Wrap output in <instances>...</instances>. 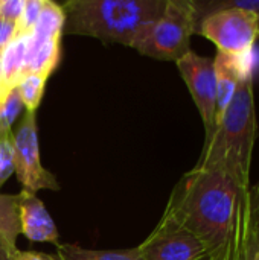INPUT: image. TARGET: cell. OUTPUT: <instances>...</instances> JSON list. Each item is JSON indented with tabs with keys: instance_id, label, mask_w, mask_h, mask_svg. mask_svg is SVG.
Here are the masks:
<instances>
[{
	"instance_id": "17",
	"label": "cell",
	"mask_w": 259,
	"mask_h": 260,
	"mask_svg": "<svg viewBox=\"0 0 259 260\" xmlns=\"http://www.w3.org/2000/svg\"><path fill=\"white\" fill-rule=\"evenodd\" d=\"M23 104L18 90H11L3 99H0V139L12 137V123L21 111Z\"/></svg>"
},
{
	"instance_id": "7",
	"label": "cell",
	"mask_w": 259,
	"mask_h": 260,
	"mask_svg": "<svg viewBox=\"0 0 259 260\" xmlns=\"http://www.w3.org/2000/svg\"><path fill=\"white\" fill-rule=\"evenodd\" d=\"M137 248L142 260H202L209 256L206 247L168 213Z\"/></svg>"
},
{
	"instance_id": "11",
	"label": "cell",
	"mask_w": 259,
	"mask_h": 260,
	"mask_svg": "<svg viewBox=\"0 0 259 260\" xmlns=\"http://www.w3.org/2000/svg\"><path fill=\"white\" fill-rule=\"evenodd\" d=\"M31 35H17L0 55V76H2V99L14 88L24 75V62L31 44Z\"/></svg>"
},
{
	"instance_id": "4",
	"label": "cell",
	"mask_w": 259,
	"mask_h": 260,
	"mask_svg": "<svg viewBox=\"0 0 259 260\" xmlns=\"http://www.w3.org/2000/svg\"><path fill=\"white\" fill-rule=\"evenodd\" d=\"M197 30L212 41L218 52L247 56L259 38V17L229 5L227 0L197 3Z\"/></svg>"
},
{
	"instance_id": "19",
	"label": "cell",
	"mask_w": 259,
	"mask_h": 260,
	"mask_svg": "<svg viewBox=\"0 0 259 260\" xmlns=\"http://www.w3.org/2000/svg\"><path fill=\"white\" fill-rule=\"evenodd\" d=\"M14 172L12 161V137L0 139V187Z\"/></svg>"
},
{
	"instance_id": "18",
	"label": "cell",
	"mask_w": 259,
	"mask_h": 260,
	"mask_svg": "<svg viewBox=\"0 0 259 260\" xmlns=\"http://www.w3.org/2000/svg\"><path fill=\"white\" fill-rule=\"evenodd\" d=\"M43 5H44V0H24V8H23L21 17L17 24L18 35L32 34V30L40 18V14L43 11Z\"/></svg>"
},
{
	"instance_id": "20",
	"label": "cell",
	"mask_w": 259,
	"mask_h": 260,
	"mask_svg": "<svg viewBox=\"0 0 259 260\" xmlns=\"http://www.w3.org/2000/svg\"><path fill=\"white\" fill-rule=\"evenodd\" d=\"M24 8V0H0V18L18 24Z\"/></svg>"
},
{
	"instance_id": "23",
	"label": "cell",
	"mask_w": 259,
	"mask_h": 260,
	"mask_svg": "<svg viewBox=\"0 0 259 260\" xmlns=\"http://www.w3.org/2000/svg\"><path fill=\"white\" fill-rule=\"evenodd\" d=\"M12 260H61L58 256H50L46 253H38V251H21L18 250Z\"/></svg>"
},
{
	"instance_id": "24",
	"label": "cell",
	"mask_w": 259,
	"mask_h": 260,
	"mask_svg": "<svg viewBox=\"0 0 259 260\" xmlns=\"http://www.w3.org/2000/svg\"><path fill=\"white\" fill-rule=\"evenodd\" d=\"M252 260H259V247L256 248V251H255V254H253V259Z\"/></svg>"
},
{
	"instance_id": "26",
	"label": "cell",
	"mask_w": 259,
	"mask_h": 260,
	"mask_svg": "<svg viewBox=\"0 0 259 260\" xmlns=\"http://www.w3.org/2000/svg\"><path fill=\"white\" fill-rule=\"evenodd\" d=\"M202 260H215V259H212L211 256H208V257H205V259H202Z\"/></svg>"
},
{
	"instance_id": "14",
	"label": "cell",
	"mask_w": 259,
	"mask_h": 260,
	"mask_svg": "<svg viewBox=\"0 0 259 260\" xmlns=\"http://www.w3.org/2000/svg\"><path fill=\"white\" fill-rule=\"evenodd\" d=\"M56 250V256L61 260H142L137 247L127 250H87L76 244H60Z\"/></svg>"
},
{
	"instance_id": "21",
	"label": "cell",
	"mask_w": 259,
	"mask_h": 260,
	"mask_svg": "<svg viewBox=\"0 0 259 260\" xmlns=\"http://www.w3.org/2000/svg\"><path fill=\"white\" fill-rule=\"evenodd\" d=\"M17 35H18L17 24L0 18V55Z\"/></svg>"
},
{
	"instance_id": "10",
	"label": "cell",
	"mask_w": 259,
	"mask_h": 260,
	"mask_svg": "<svg viewBox=\"0 0 259 260\" xmlns=\"http://www.w3.org/2000/svg\"><path fill=\"white\" fill-rule=\"evenodd\" d=\"M247 56H232V55L218 52L214 59L215 84H217L215 128H217V123L220 122L221 116L224 114L226 108L229 107L241 76L252 66V62L247 59Z\"/></svg>"
},
{
	"instance_id": "16",
	"label": "cell",
	"mask_w": 259,
	"mask_h": 260,
	"mask_svg": "<svg viewBox=\"0 0 259 260\" xmlns=\"http://www.w3.org/2000/svg\"><path fill=\"white\" fill-rule=\"evenodd\" d=\"M46 81L47 78L38 73H27L20 79L17 90H18L21 104L23 107H26L27 113H35L38 110L41 99H43Z\"/></svg>"
},
{
	"instance_id": "3",
	"label": "cell",
	"mask_w": 259,
	"mask_h": 260,
	"mask_svg": "<svg viewBox=\"0 0 259 260\" xmlns=\"http://www.w3.org/2000/svg\"><path fill=\"white\" fill-rule=\"evenodd\" d=\"M165 5L166 0H70L61 6L63 35H85L134 49Z\"/></svg>"
},
{
	"instance_id": "2",
	"label": "cell",
	"mask_w": 259,
	"mask_h": 260,
	"mask_svg": "<svg viewBox=\"0 0 259 260\" xmlns=\"http://www.w3.org/2000/svg\"><path fill=\"white\" fill-rule=\"evenodd\" d=\"M256 134L253 67L250 66L241 76L214 134L205 142L195 166L226 174L241 192L247 193L250 190V166Z\"/></svg>"
},
{
	"instance_id": "22",
	"label": "cell",
	"mask_w": 259,
	"mask_h": 260,
	"mask_svg": "<svg viewBox=\"0 0 259 260\" xmlns=\"http://www.w3.org/2000/svg\"><path fill=\"white\" fill-rule=\"evenodd\" d=\"M249 209H250V218L252 225L259 236V181L256 186H250L249 190Z\"/></svg>"
},
{
	"instance_id": "25",
	"label": "cell",
	"mask_w": 259,
	"mask_h": 260,
	"mask_svg": "<svg viewBox=\"0 0 259 260\" xmlns=\"http://www.w3.org/2000/svg\"><path fill=\"white\" fill-rule=\"evenodd\" d=\"M0 99H2V76H0Z\"/></svg>"
},
{
	"instance_id": "5",
	"label": "cell",
	"mask_w": 259,
	"mask_h": 260,
	"mask_svg": "<svg viewBox=\"0 0 259 260\" xmlns=\"http://www.w3.org/2000/svg\"><path fill=\"white\" fill-rule=\"evenodd\" d=\"M197 23L195 2L166 0L160 18L134 49L160 61H179L191 52V37L197 30Z\"/></svg>"
},
{
	"instance_id": "8",
	"label": "cell",
	"mask_w": 259,
	"mask_h": 260,
	"mask_svg": "<svg viewBox=\"0 0 259 260\" xmlns=\"http://www.w3.org/2000/svg\"><path fill=\"white\" fill-rule=\"evenodd\" d=\"M176 64L203 120L206 142L214 134L217 120V84L214 59L200 56L191 50L176 61Z\"/></svg>"
},
{
	"instance_id": "13",
	"label": "cell",
	"mask_w": 259,
	"mask_h": 260,
	"mask_svg": "<svg viewBox=\"0 0 259 260\" xmlns=\"http://www.w3.org/2000/svg\"><path fill=\"white\" fill-rule=\"evenodd\" d=\"M60 46H61V37H55L49 40H34L31 35V44L24 62V75L38 73L49 78L60 62V55H61Z\"/></svg>"
},
{
	"instance_id": "6",
	"label": "cell",
	"mask_w": 259,
	"mask_h": 260,
	"mask_svg": "<svg viewBox=\"0 0 259 260\" xmlns=\"http://www.w3.org/2000/svg\"><path fill=\"white\" fill-rule=\"evenodd\" d=\"M12 161L14 172L23 190L37 193L41 189H60L53 174L41 165L35 113L26 111L17 129L12 131Z\"/></svg>"
},
{
	"instance_id": "9",
	"label": "cell",
	"mask_w": 259,
	"mask_h": 260,
	"mask_svg": "<svg viewBox=\"0 0 259 260\" xmlns=\"http://www.w3.org/2000/svg\"><path fill=\"white\" fill-rule=\"evenodd\" d=\"M17 197L20 235L32 242H50L60 245L56 225L43 201L35 193L26 190H21Z\"/></svg>"
},
{
	"instance_id": "15",
	"label": "cell",
	"mask_w": 259,
	"mask_h": 260,
	"mask_svg": "<svg viewBox=\"0 0 259 260\" xmlns=\"http://www.w3.org/2000/svg\"><path fill=\"white\" fill-rule=\"evenodd\" d=\"M64 27V11L60 5L44 0L40 18L32 30L34 40H49L55 37H63Z\"/></svg>"
},
{
	"instance_id": "12",
	"label": "cell",
	"mask_w": 259,
	"mask_h": 260,
	"mask_svg": "<svg viewBox=\"0 0 259 260\" xmlns=\"http://www.w3.org/2000/svg\"><path fill=\"white\" fill-rule=\"evenodd\" d=\"M20 235L18 197L0 193V260H12Z\"/></svg>"
},
{
	"instance_id": "1",
	"label": "cell",
	"mask_w": 259,
	"mask_h": 260,
	"mask_svg": "<svg viewBox=\"0 0 259 260\" xmlns=\"http://www.w3.org/2000/svg\"><path fill=\"white\" fill-rule=\"evenodd\" d=\"M243 195L226 174L195 166L174 187L165 213L192 233L212 259L226 260Z\"/></svg>"
}]
</instances>
